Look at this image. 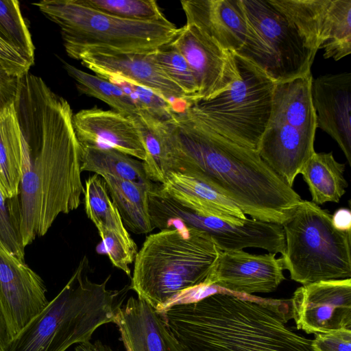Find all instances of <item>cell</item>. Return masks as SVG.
<instances>
[{"instance_id":"cell-1","label":"cell","mask_w":351,"mask_h":351,"mask_svg":"<svg viewBox=\"0 0 351 351\" xmlns=\"http://www.w3.org/2000/svg\"><path fill=\"white\" fill-rule=\"evenodd\" d=\"M13 102L23 137L19 199L25 247L60 214L80 206L82 149L69 104L41 77L27 73L18 78Z\"/></svg>"},{"instance_id":"cell-2","label":"cell","mask_w":351,"mask_h":351,"mask_svg":"<svg viewBox=\"0 0 351 351\" xmlns=\"http://www.w3.org/2000/svg\"><path fill=\"white\" fill-rule=\"evenodd\" d=\"M164 127L169 171L195 176L250 218L282 225L302 201L256 151L217 134L189 109Z\"/></svg>"},{"instance_id":"cell-3","label":"cell","mask_w":351,"mask_h":351,"mask_svg":"<svg viewBox=\"0 0 351 351\" xmlns=\"http://www.w3.org/2000/svg\"><path fill=\"white\" fill-rule=\"evenodd\" d=\"M160 313L184 351H315L312 339L287 325L284 300L219 291Z\"/></svg>"},{"instance_id":"cell-4","label":"cell","mask_w":351,"mask_h":351,"mask_svg":"<svg viewBox=\"0 0 351 351\" xmlns=\"http://www.w3.org/2000/svg\"><path fill=\"white\" fill-rule=\"evenodd\" d=\"M84 256L72 276L51 300L9 343L5 351H66L89 341L101 326L114 323L130 289L107 288L110 278L91 281Z\"/></svg>"},{"instance_id":"cell-5","label":"cell","mask_w":351,"mask_h":351,"mask_svg":"<svg viewBox=\"0 0 351 351\" xmlns=\"http://www.w3.org/2000/svg\"><path fill=\"white\" fill-rule=\"evenodd\" d=\"M221 252L207 234L194 228L160 230L138 251L130 289L161 313L173 298L204 284Z\"/></svg>"},{"instance_id":"cell-6","label":"cell","mask_w":351,"mask_h":351,"mask_svg":"<svg viewBox=\"0 0 351 351\" xmlns=\"http://www.w3.org/2000/svg\"><path fill=\"white\" fill-rule=\"evenodd\" d=\"M61 31L68 56L77 60L88 49L150 52L171 43L180 31L167 19L138 21L117 18L80 0H43L33 3Z\"/></svg>"},{"instance_id":"cell-7","label":"cell","mask_w":351,"mask_h":351,"mask_svg":"<svg viewBox=\"0 0 351 351\" xmlns=\"http://www.w3.org/2000/svg\"><path fill=\"white\" fill-rule=\"evenodd\" d=\"M285 249L280 257L290 278L302 285L351 278V231H341L332 215L302 200L282 224Z\"/></svg>"},{"instance_id":"cell-8","label":"cell","mask_w":351,"mask_h":351,"mask_svg":"<svg viewBox=\"0 0 351 351\" xmlns=\"http://www.w3.org/2000/svg\"><path fill=\"white\" fill-rule=\"evenodd\" d=\"M234 55L236 80L224 92L189 110L217 134L256 151L271 117L276 83L252 62Z\"/></svg>"},{"instance_id":"cell-9","label":"cell","mask_w":351,"mask_h":351,"mask_svg":"<svg viewBox=\"0 0 351 351\" xmlns=\"http://www.w3.org/2000/svg\"><path fill=\"white\" fill-rule=\"evenodd\" d=\"M241 1L258 41L238 55L254 63L276 83L311 74L315 56L285 16L269 0Z\"/></svg>"},{"instance_id":"cell-10","label":"cell","mask_w":351,"mask_h":351,"mask_svg":"<svg viewBox=\"0 0 351 351\" xmlns=\"http://www.w3.org/2000/svg\"><path fill=\"white\" fill-rule=\"evenodd\" d=\"M149 211L154 228H194L207 234L221 251L256 247L275 254L284 252L283 229L276 223L248 217L235 222L202 215L158 191L149 196Z\"/></svg>"},{"instance_id":"cell-11","label":"cell","mask_w":351,"mask_h":351,"mask_svg":"<svg viewBox=\"0 0 351 351\" xmlns=\"http://www.w3.org/2000/svg\"><path fill=\"white\" fill-rule=\"evenodd\" d=\"M151 52L122 53L88 49L82 51L77 60L98 76L138 84L162 95L177 113L186 111L195 102L157 66Z\"/></svg>"},{"instance_id":"cell-12","label":"cell","mask_w":351,"mask_h":351,"mask_svg":"<svg viewBox=\"0 0 351 351\" xmlns=\"http://www.w3.org/2000/svg\"><path fill=\"white\" fill-rule=\"evenodd\" d=\"M290 304L297 328L307 334L351 330V278L302 285Z\"/></svg>"},{"instance_id":"cell-13","label":"cell","mask_w":351,"mask_h":351,"mask_svg":"<svg viewBox=\"0 0 351 351\" xmlns=\"http://www.w3.org/2000/svg\"><path fill=\"white\" fill-rule=\"evenodd\" d=\"M169 45L190 66L198 86L199 101L224 92L239 77L234 52L223 49L193 24L180 27Z\"/></svg>"},{"instance_id":"cell-14","label":"cell","mask_w":351,"mask_h":351,"mask_svg":"<svg viewBox=\"0 0 351 351\" xmlns=\"http://www.w3.org/2000/svg\"><path fill=\"white\" fill-rule=\"evenodd\" d=\"M44 281L0 247V306L11 341L48 304Z\"/></svg>"},{"instance_id":"cell-15","label":"cell","mask_w":351,"mask_h":351,"mask_svg":"<svg viewBox=\"0 0 351 351\" xmlns=\"http://www.w3.org/2000/svg\"><path fill=\"white\" fill-rule=\"evenodd\" d=\"M281 258L243 250L221 251L202 285L245 295L270 293L285 279Z\"/></svg>"},{"instance_id":"cell-16","label":"cell","mask_w":351,"mask_h":351,"mask_svg":"<svg viewBox=\"0 0 351 351\" xmlns=\"http://www.w3.org/2000/svg\"><path fill=\"white\" fill-rule=\"evenodd\" d=\"M186 23L197 26L223 49L234 53L253 46L256 34L241 0H183Z\"/></svg>"},{"instance_id":"cell-17","label":"cell","mask_w":351,"mask_h":351,"mask_svg":"<svg viewBox=\"0 0 351 351\" xmlns=\"http://www.w3.org/2000/svg\"><path fill=\"white\" fill-rule=\"evenodd\" d=\"M311 97L317 128L337 143L351 165V73L312 77Z\"/></svg>"},{"instance_id":"cell-18","label":"cell","mask_w":351,"mask_h":351,"mask_svg":"<svg viewBox=\"0 0 351 351\" xmlns=\"http://www.w3.org/2000/svg\"><path fill=\"white\" fill-rule=\"evenodd\" d=\"M73 123L80 143L112 148L145 160L141 135L132 117L95 107L77 112Z\"/></svg>"},{"instance_id":"cell-19","label":"cell","mask_w":351,"mask_h":351,"mask_svg":"<svg viewBox=\"0 0 351 351\" xmlns=\"http://www.w3.org/2000/svg\"><path fill=\"white\" fill-rule=\"evenodd\" d=\"M315 132L270 119L256 149L260 157L289 186L315 152Z\"/></svg>"},{"instance_id":"cell-20","label":"cell","mask_w":351,"mask_h":351,"mask_svg":"<svg viewBox=\"0 0 351 351\" xmlns=\"http://www.w3.org/2000/svg\"><path fill=\"white\" fill-rule=\"evenodd\" d=\"M114 324L126 351H184L163 315L138 298L121 306Z\"/></svg>"},{"instance_id":"cell-21","label":"cell","mask_w":351,"mask_h":351,"mask_svg":"<svg viewBox=\"0 0 351 351\" xmlns=\"http://www.w3.org/2000/svg\"><path fill=\"white\" fill-rule=\"evenodd\" d=\"M157 188L162 194L200 215L235 222L247 218L233 202L189 173L169 171L165 182L157 184Z\"/></svg>"},{"instance_id":"cell-22","label":"cell","mask_w":351,"mask_h":351,"mask_svg":"<svg viewBox=\"0 0 351 351\" xmlns=\"http://www.w3.org/2000/svg\"><path fill=\"white\" fill-rule=\"evenodd\" d=\"M23 162V137L13 100L0 110V192L19 195Z\"/></svg>"},{"instance_id":"cell-23","label":"cell","mask_w":351,"mask_h":351,"mask_svg":"<svg viewBox=\"0 0 351 351\" xmlns=\"http://www.w3.org/2000/svg\"><path fill=\"white\" fill-rule=\"evenodd\" d=\"M80 143L82 172L111 176L151 189L154 187L146 175L143 161L112 148Z\"/></svg>"},{"instance_id":"cell-24","label":"cell","mask_w":351,"mask_h":351,"mask_svg":"<svg viewBox=\"0 0 351 351\" xmlns=\"http://www.w3.org/2000/svg\"><path fill=\"white\" fill-rule=\"evenodd\" d=\"M345 169L346 165L337 162L332 152H315L300 172L308 186L311 202L318 206L339 202L348 186Z\"/></svg>"},{"instance_id":"cell-25","label":"cell","mask_w":351,"mask_h":351,"mask_svg":"<svg viewBox=\"0 0 351 351\" xmlns=\"http://www.w3.org/2000/svg\"><path fill=\"white\" fill-rule=\"evenodd\" d=\"M101 177L127 228L136 234L152 232L154 228L149 212V193L152 189L111 176Z\"/></svg>"},{"instance_id":"cell-26","label":"cell","mask_w":351,"mask_h":351,"mask_svg":"<svg viewBox=\"0 0 351 351\" xmlns=\"http://www.w3.org/2000/svg\"><path fill=\"white\" fill-rule=\"evenodd\" d=\"M138 128L146 152L143 162L147 178L162 184L170 169V156L164 121L152 117L145 111L132 117Z\"/></svg>"},{"instance_id":"cell-27","label":"cell","mask_w":351,"mask_h":351,"mask_svg":"<svg viewBox=\"0 0 351 351\" xmlns=\"http://www.w3.org/2000/svg\"><path fill=\"white\" fill-rule=\"evenodd\" d=\"M338 61L351 53V0H330L322 22L319 49Z\"/></svg>"},{"instance_id":"cell-28","label":"cell","mask_w":351,"mask_h":351,"mask_svg":"<svg viewBox=\"0 0 351 351\" xmlns=\"http://www.w3.org/2000/svg\"><path fill=\"white\" fill-rule=\"evenodd\" d=\"M84 195L86 213L99 233L110 230L131 237L100 176L95 173L85 181Z\"/></svg>"},{"instance_id":"cell-29","label":"cell","mask_w":351,"mask_h":351,"mask_svg":"<svg viewBox=\"0 0 351 351\" xmlns=\"http://www.w3.org/2000/svg\"><path fill=\"white\" fill-rule=\"evenodd\" d=\"M67 73L76 83L79 91L100 99L115 111L134 117L140 110L132 98L118 85L98 75H91L63 62Z\"/></svg>"},{"instance_id":"cell-30","label":"cell","mask_w":351,"mask_h":351,"mask_svg":"<svg viewBox=\"0 0 351 351\" xmlns=\"http://www.w3.org/2000/svg\"><path fill=\"white\" fill-rule=\"evenodd\" d=\"M0 38L34 64L35 47L18 1L0 0Z\"/></svg>"},{"instance_id":"cell-31","label":"cell","mask_w":351,"mask_h":351,"mask_svg":"<svg viewBox=\"0 0 351 351\" xmlns=\"http://www.w3.org/2000/svg\"><path fill=\"white\" fill-rule=\"evenodd\" d=\"M103 13L131 21H161L166 20L154 0H80Z\"/></svg>"},{"instance_id":"cell-32","label":"cell","mask_w":351,"mask_h":351,"mask_svg":"<svg viewBox=\"0 0 351 351\" xmlns=\"http://www.w3.org/2000/svg\"><path fill=\"white\" fill-rule=\"evenodd\" d=\"M157 66L175 82L195 104L199 101L198 86L184 58L169 44L151 52Z\"/></svg>"},{"instance_id":"cell-33","label":"cell","mask_w":351,"mask_h":351,"mask_svg":"<svg viewBox=\"0 0 351 351\" xmlns=\"http://www.w3.org/2000/svg\"><path fill=\"white\" fill-rule=\"evenodd\" d=\"M0 247L24 261L19 195L9 198L0 192Z\"/></svg>"},{"instance_id":"cell-34","label":"cell","mask_w":351,"mask_h":351,"mask_svg":"<svg viewBox=\"0 0 351 351\" xmlns=\"http://www.w3.org/2000/svg\"><path fill=\"white\" fill-rule=\"evenodd\" d=\"M108 80L120 86L132 98L140 111H145L156 119L167 121L177 113L169 101L147 87L119 78Z\"/></svg>"},{"instance_id":"cell-35","label":"cell","mask_w":351,"mask_h":351,"mask_svg":"<svg viewBox=\"0 0 351 351\" xmlns=\"http://www.w3.org/2000/svg\"><path fill=\"white\" fill-rule=\"evenodd\" d=\"M99 234L112 265L130 276L129 265L134 261L138 252L134 240L132 237H125L110 230H105Z\"/></svg>"},{"instance_id":"cell-36","label":"cell","mask_w":351,"mask_h":351,"mask_svg":"<svg viewBox=\"0 0 351 351\" xmlns=\"http://www.w3.org/2000/svg\"><path fill=\"white\" fill-rule=\"evenodd\" d=\"M32 64L0 38V67L10 76L20 78L29 73Z\"/></svg>"},{"instance_id":"cell-37","label":"cell","mask_w":351,"mask_h":351,"mask_svg":"<svg viewBox=\"0 0 351 351\" xmlns=\"http://www.w3.org/2000/svg\"><path fill=\"white\" fill-rule=\"evenodd\" d=\"M312 346L315 351H351V330L315 333Z\"/></svg>"},{"instance_id":"cell-38","label":"cell","mask_w":351,"mask_h":351,"mask_svg":"<svg viewBox=\"0 0 351 351\" xmlns=\"http://www.w3.org/2000/svg\"><path fill=\"white\" fill-rule=\"evenodd\" d=\"M17 83L18 78L10 76L0 67V110L14 99Z\"/></svg>"},{"instance_id":"cell-39","label":"cell","mask_w":351,"mask_h":351,"mask_svg":"<svg viewBox=\"0 0 351 351\" xmlns=\"http://www.w3.org/2000/svg\"><path fill=\"white\" fill-rule=\"evenodd\" d=\"M332 222L337 229L351 231V211L348 208H339L332 215Z\"/></svg>"},{"instance_id":"cell-40","label":"cell","mask_w":351,"mask_h":351,"mask_svg":"<svg viewBox=\"0 0 351 351\" xmlns=\"http://www.w3.org/2000/svg\"><path fill=\"white\" fill-rule=\"evenodd\" d=\"M75 351H113L112 348L97 340L92 343L90 341L77 344Z\"/></svg>"},{"instance_id":"cell-41","label":"cell","mask_w":351,"mask_h":351,"mask_svg":"<svg viewBox=\"0 0 351 351\" xmlns=\"http://www.w3.org/2000/svg\"><path fill=\"white\" fill-rule=\"evenodd\" d=\"M11 339L0 306V351H5Z\"/></svg>"}]
</instances>
